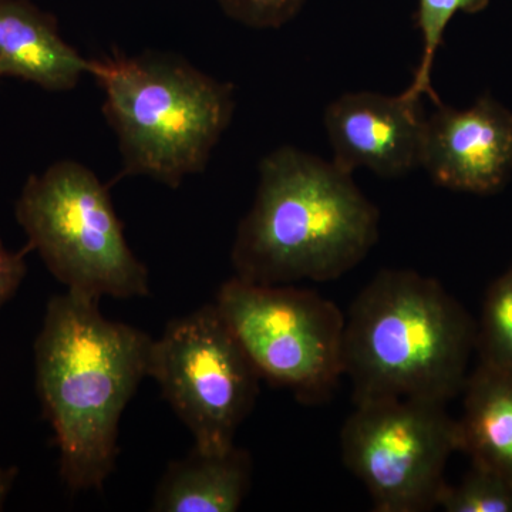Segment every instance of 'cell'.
I'll return each mask as SVG.
<instances>
[{"instance_id":"cell-1","label":"cell","mask_w":512,"mask_h":512,"mask_svg":"<svg viewBox=\"0 0 512 512\" xmlns=\"http://www.w3.org/2000/svg\"><path fill=\"white\" fill-rule=\"evenodd\" d=\"M151 343L104 318L99 299L72 291L50 299L35 345L37 390L70 490H101L113 473L120 419L147 376Z\"/></svg>"},{"instance_id":"cell-2","label":"cell","mask_w":512,"mask_h":512,"mask_svg":"<svg viewBox=\"0 0 512 512\" xmlns=\"http://www.w3.org/2000/svg\"><path fill=\"white\" fill-rule=\"evenodd\" d=\"M379 238V211L345 173L295 147L259 165L254 205L232 247L235 276L261 285L326 282L359 265Z\"/></svg>"},{"instance_id":"cell-3","label":"cell","mask_w":512,"mask_h":512,"mask_svg":"<svg viewBox=\"0 0 512 512\" xmlns=\"http://www.w3.org/2000/svg\"><path fill=\"white\" fill-rule=\"evenodd\" d=\"M473 319L433 278L379 272L346 315L343 369L355 404L463 393L476 349Z\"/></svg>"},{"instance_id":"cell-4","label":"cell","mask_w":512,"mask_h":512,"mask_svg":"<svg viewBox=\"0 0 512 512\" xmlns=\"http://www.w3.org/2000/svg\"><path fill=\"white\" fill-rule=\"evenodd\" d=\"M107 123L119 140L126 175L170 188L200 174L231 124L235 90L183 57L146 52L94 60Z\"/></svg>"},{"instance_id":"cell-5","label":"cell","mask_w":512,"mask_h":512,"mask_svg":"<svg viewBox=\"0 0 512 512\" xmlns=\"http://www.w3.org/2000/svg\"><path fill=\"white\" fill-rule=\"evenodd\" d=\"M16 218L67 291L130 299L150 293L143 262L128 247L109 188L86 165L64 160L30 175Z\"/></svg>"},{"instance_id":"cell-6","label":"cell","mask_w":512,"mask_h":512,"mask_svg":"<svg viewBox=\"0 0 512 512\" xmlns=\"http://www.w3.org/2000/svg\"><path fill=\"white\" fill-rule=\"evenodd\" d=\"M215 306L261 379L305 404L330 399L345 376L346 315L335 303L291 285L235 276L221 286Z\"/></svg>"},{"instance_id":"cell-7","label":"cell","mask_w":512,"mask_h":512,"mask_svg":"<svg viewBox=\"0 0 512 512\" xmlns=\"http://www.w3.org/2000/svg\"><path fill=\"white\" fill-rule=\"evenodd\" d=\"M147 376L204 453L235 446L261 380L215 303L168 323L151 343Z\"/></svg>"},{"instance_id":"cell-8","label":"cell","mask_w":512,"mask_h":512,"mask_svg":"<svg viewBox=\"0 0 512 512\" xmlns=\"http://www.w3.org/2000/svg\"><path fill=\"white\" fill-rule=\"evenodd\" d=\"M346 467L372 498L377 512L434 510L451 454L461 450L458 420L446 404L380 399L355 404L343 424Z\"/></svg>"},{"instance_id":"cell-9","label":"cell","mask_w":512,"mask_h":512,"mask_svg":"<svg viewBox=\"0 0 512 512\" xmlns=\"http://www.w3.org/2000/svg\"><path fill=\"white\" fill-rule=\"evenodd\" d=\"M436 107L426 117L420 167L450 190H501L512 174L511 111L490 96L467 110Z\"/></svg>"},{"instance_id":"cell-10","label":"cell","mask_w":512,"mask_h":512,"mask_svg":"<svg viewBox=\"0 0 512 512\" xmlns=\"http://www.w3.org/2000/svg\"><path fill=\"white\" fill-rule=\"evenodd\" d=\"M325 127L333 164L380 177H402L421 165L426 117L420 101L380 93H346L329 104Z\"/></svg>"},{"instance_id":"cell-11","label":"cell","mask_w":512,"mask_h":512,"mask_svg":"<svg viewBox=\"0 0 512 512\" xmlns=\"http://www.w3.org/2000/svg\"><path fill=\"white\" fill-rule=\"evenodd\" d=\"M94 60L60 35L55 15L30 0H0V79L16 77L47 92H69Z\"/></svg>"},{"instance_id":"cell-12","label":"cell","mask_w":512,"mask_h":512,"mask_svg":"<svg viewBox=\"0 0 512 512\" xmlns=\"http://www.w3.org/2000/svg\"><path fill=\"white\" fill-rule=\"evenodd\" d=\"M251 476L252 460L244 448L204 453L192 447L187 457L168 466L154 495L153 511H238L247 497Z\"/></svg>"},{"instance_id":"cell-13","label":"cell","mask_w":512,"mask_h":512,"mask_svg":"<svg viewBox=\"0 0 512 512\" xmlns=\"http://www.w3.org/2000/svg\"><path fill=\"white\" fill-rule=\"evenodd\" d=\"M463 393L460 451L512 484V370L480 363Z\"/></svg>"},{"instance_id":"cell-14","label":"cell","mask_w":512,"mask_h":512,"mask_svg":"<svg viewBox=\"0 0 512 512\" xmlns=\"http://www.w3.org/2000/svg\"><path fill=\"white\" fill-rule=\"evenodd\" d=\"M488 3L490 0H419L417 26L423 37V56L412 84L402 93L404 97L421 101V97L427 96L436 106L441 104L431 84V72L448 23L457 12L473 15L487 8Z\"/></svg>"},{"instance_id":"cell-15","label":"cell","mask_w":512,"mask_h":512,"mask_svg":"<svg viewBox=\"0 0 512 512\" xmlns=\"http://www.w3.org/2000/svg\"><path fill=\"white\" fill-rule=\"evenodd\" d=\"M476 349L483 365L512 370V268L487 293Z\"/></svg>"},{"instance_id":"cell-16","label":"cell","mask_w":512,"mask_h":512,"mask_svg":"<svg viewBox=\"0 0 512 512\" xmlns=\"http://www.w3.org/2000/svg\"><path fill=\"white\" fill-rule=\"evenodd\" d=\"M437 507L446 512H512V484L473 464L457 487L441 488Z\"/></svg>"},{"instance_id":"cell-17","label":"cell","mask_w":512,"mask_h":512,"mask_svg":"<svg viewBox=\"0 0 512 512\" xmlns=\"http://www.w3.org/2000/svg\"><path fill=\"white\" fill-rule=\"evenodd\" d=\"M305 0H218L228 18L254 29H278L291 22Z\"/></svg>"},{"instance_id":"cell-18","label":"cell","mask_w":512,"mask_h":512,"mask_svg":"<svg viewBox=\"0 0 512 512\" xmlns=\"http://www.w3.org/2000/svg\"><path fill=\"white\" fill-rule=\"evenodd\" d=\"M29 251V247L20 252L9 251L0 239V308L15 295L25 279L28 271L26 254Z\"/></svg>"},{"instance_id":"cell-19","label":"cell","mask_w":512,"mask_h":512,"mask_svg":"<svg viewBox=\"0 0 512 512\" xmlns=\"http://www.w3.org/2000/svg\"><path fill=\"white\" fill-rule=\"evenodd\" d=\"M15 477L16 470H5V468L0 467V510H2L3 505H5L6 498H8Z\"/></svg>"}]
</instances>
